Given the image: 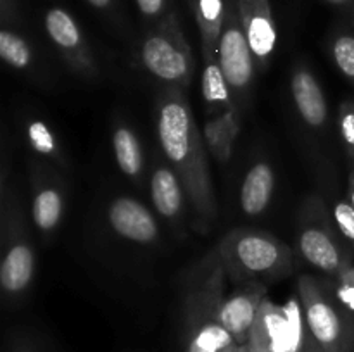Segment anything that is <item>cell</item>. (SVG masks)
Wrapping results in <instances>:
<instances>
[{
	"label": "cell",
	"instance_id": "cell-1",
	"mask_svg": "<svg viewBox=\"0 0 354 352\" xmlns=\"http://www.w3.org/2000/svg\"><path fill=\"white\" fill-rule=\"evenodd\" d=\"M158 138L194 209L203 219L211 221L216 216V199L204 145L206 140L189 100L178 86H171L159 100Z\"/></svg>",
	"mask_w": 354,
	"mask_h": 352
},
{
	"label": "cell",
	"instance_id": "cell-2",
	"mask_svg": "<svg viewBox=\"0 0 354 352\" xmlns=\"http://www.w3.org/2000/svg\"><path fill=\"white\" fill-rule=\"evenodd\" d=\"M144 68L171 86H187L194 76V57L175 12L166 14L142 43Z\"/></svg>",
	"mask_w": 354,
	"mask_h": 352
},
{
	"label": "cell",
	"instance_id": "cell-3",
	"mask_svg": "<svg viewBox=\"0 0 354 352\" xmlns=\"http://www.w3.org/2000/svg\"><path fill=\"white\" fill-rule=\"evenodd\" d=\"M221 255L241 276H277L292 264L286 244L266 231L234 230L221 242Z\"/></svg>",
	"mask_w": 354,
	"mask_h": 352
},
{
	"label": "cell",
	"instance_id": "cell-4",
	"mask_svg": "<svg viewBox=\"0 0 354 352\" xmlns=\"http://www.w3.org/2000/svg\"><path fill=\"white\" fill-rule=\"evenodd\" d=\"M256 352H297L303 344V317L299 304L290 299L283 307L263 300L249 337Z\"/></svg>",
	"mask_w": 354,
	"mask_h": 352
},
{
	"label": "cell",
	"instance_id": "cell-5",
	"mask_svg": "<svg viewBox=\"0 0 354 352\" xmlns=\"http://www.w3.org/2000/svg\"><path fill=\"white\" fill-rule=\"evenodd\" d=\"M216 61L230 90L239 93L245 92L252 81L256 61L242 28L239 9L235 10V7L227 9V19L216 48Z\"/></svg>",
	"mask_w": 354,
	"mask_h": 352
},
{
	"label": "cell",
	"instance_id": "cell-6",
	"mask_svg": "<svg viewBox=\"0 0 354 352\" xmlns=\"http://www.w3.org/2000/svg\"><path fill=\"white\" fill-rule=\"evenodd\" d=\"M299 293L303 299L304 316L315 340L327 352H337L342 342V321L335 307L324 297L311 276H301Z\"/></svg>",
	"mask_w": 354,
	"mask_h": 352
},
{
	"label": "cell",
	"instance_id": "cell-7",
	"mask_svg": "<svg viewBox=\"0 0 354 352\" xmlns=\"http://www.w3.org/2000/svg\"><path fill=\"white\" fill-rule=\"evenodd\" d=\"M239 16L258 68H265L277 47V24L270 0H237Z\"/></svg>",
	"mask_w": 354,
	"mask_h": 352
},
{
	"label": "cell",
	"instance_id": "cell-8",
	"mask_svg": "<svg viewBox=\"0 0 354 352\" xmlns=\"http://www.w3.org/2000/svg\"><path fill=\"white\" fill-rule=\"evenodd\" d=\"M45 30L55 47L71 64L80 69L92 68V57H90L85 37H83L75 17L68 10L61 9V7L48 9L45 14Z\"/></svg>",
	"mask_w": 354,
	"mask_h": 352
},
{
	"label": "cell",
	"instance_id": "cell-9",
	"mask_svg": "<svg viewBox=\"0 0 354 352\" xmlns=\"http://www.w3.org/2000/svg\"><path fill=\"white\" fill-rule=\"evenodd\" d=\"M109 223L120 237L138 244H151L158 238V223L151 211L131 197H120L109 206Z\"/></svg>",
	"mask_w": 354,
	"mask_h": 352
},
{
	"label": "cell",
	"instance_id": "cell-10",
	"mask_svg": "<svg viewBox=\"0 0 354 352\" xmlns=\"http://www.w3.org/2000/svg\"><path fill=\"white\" fill-rule=\"evenodd\" d=\"M299 251L303 257L320 271L337 276L348 259L342 254L337 240L320 224L304 226L299 233Z\"/></svg>",
	"mask_w": 354,
	"mask_h": 352
},
{
	"label": "cell",
	"instance_id": "cell-11",
	"mask_svg": "<svg viewBox=\"0 0 354 352\" xmlns=\"http://www.w3.org/2000/svg\"><path fill=\"white\" fill-rule=\"evenodd\" d=\"M297 113L306 124L313 128L324 126L328 117L327 100L320 83L308 68H297L290 81Z\"/></svg>",
	"mask_w": 354,
	"mask_h": 352
},
{
	"label": "cell",
	"instance_id": "cell-12",
	"mask_svg": "<svg viewBox=\"0 0 354 352\" xmlns=\"http://www.w3.org/2000/svg\"><path fill=\"white\" fill-rule=\"evenodd\" d=\"M263 299L259 292H239L221 304L218 323L227 328L235 340L242 342L251 337Z\"/></svg>",
	"mask_w": 354,
	"mask_h": 352
},
{
	"label": "cell",
	"instance_id": "cell-13",
	"mask_svg": "<svg viewBox=\"0 0 354 352\" xmlns=\"http://www.w3.org/2000/svg\"><path fill=\"white\" fill-rule=\"evenodd\" d=\"M275 190V173L268 162L252 166L242 182L241 207L248 216H259L270 206Z\"/></svg>",
	"mask_w": 354,
	"mask_h": 352
},
{
	"label": "cell",
	"instance_id": "cell-14",
	"mask_svg": "<svg viewBox=\"0 0 354 352\" xmlns=\"http://www.w3.org/2000/svg\"><path fill=\"white\" fill-rule=\"evenodd\" d=\"M190 7L201 31L204 61H214L218 41L227 19L225 0H190Z\"/></svg>",
	"mask_w": 354,
	"mask_h": 352
},
{
	"label": "cell",
	"instance_id": "cell-15",
	"mask_svg": "<svg viewBox=\"0 0 354 352\" xmlns=\"http://www.w3.org/2000/svg\"><path fill=\"white\" fill-rule=\"evenodd\" d=\"M35 271L33 251L24 242L10 245L0 266V283L9 293H17L30 285Z\"/></svg>",
	"mask_w": 354,
	"mask_h": 352
},
{
	"label": "cell",
	"instance_id": "cell-16",
	"mask_svg": "<svg viewBox=\"0 0 354 352\" xmlns=\"http://www.w3.org/2000/svg\"><path fill=\"white\" fill-rule=\"evenodd\" d=\"M151 197L156 211L162 217L173 219L182 213L185 188L171 168L162 166L156 169L151 179Z\"/></svg>",
	"mask_w": 354,
	"mask_h": 352
},
{
	"label": "cell",
	"instance_id": "cell-17",
	"mask_svg": "<svg viewBox=\"0 0 354 352\" xmlns=\"http://www.w3.org/2000/svg\"><path fill=\"white\" fill-rule=\"evenodd\" d=\"M204 140L213 157L220 162H228L234 141L239 135V119L235 109L225 110L216 119H209L204 124Z\"/></svg>",
	"mask_w": 354,
	"mask_h": 352
},
{
	"label": "cell",
	"instance_id": "cell-18",
	"mask_svg": "<svg viewBox=\"0 0 354 352\" xmlns=\"http://www.w3.org/2000/svg\"><path fill=\"white\" fill-rule=\"evenodd\" d=\"M113 147L121 173L131 176V178L140 175L142 166H144L140 141H138V138L135 137V133L130 128H116L113 135Z\"/></svg>",
	"mask_w": 354,
	"mask_h": 352
},
{
	"label": "cell",
	"instance_id": "cell-19",
	"mask_svg": "<svg viewBox=\"0 0 354 352\" xmlns=\"http://www.w3.org/2000/svg\"><path fill=\"white\" fill-rule=\"evenodd\" d=\"M204 62L206 64H204L203 71V97L209 109H223V113L235 109L234 104H232L230 86H228L227 78H225L218 61L214 59V61Z\"/></svg>",
	"mask_w": 354,
	"mask_h": 352
},
{
	"label": "cell",
	"instance_id": "cell-20",
	"mask_svg": "<svg viewBox=\"0 0 354 352\" xmlns=\"http://www.w3.org/2000/svg\"><path fill=\"white\" fill-rule=\"evenodd\" d=\"M62 216V197L55 188H41L33 200V221L41 231L54 230Z\"/></svg>",
	"mask_w": 354,
	"mask_h": 352
},
{
	"label": "cell",
	"instance_id": "cell-21",
	"mask_svg": "<svg viewBox=\"0 0 354 352\" xmlns=\"http://www.w3.org/2000/svg\"><path fill=\"white\" fill-rule=\"evenodd\" d=\"M0 57L16 69L31 64V47L21 35L10 30L0 31Z\"/></svg>",
	"mask_w": 354,
	"mask_h": 352
},
{
	"label": "cell",
	"instance_id": "cell-22",
	"mask_svg": "<svg viewBox=\"0 0 354 352\" xmlns=\"http://www.w3.org/2000/svg\"><path fill=\"white\" fill-rule=\"evenodd\" d=\"M234 340L235 338L232 337L230 331L216 321V323L203 324L190 344L209 352H225L234 345Z\"/></svg>",
	"mask_w": 354,
	"mask_h": 352
},
{
	"label": "cell",
	"instance_id": "cell-23",
	"mask_svg": "<svg viewBox=\"0 0 354 352\" xmlns=\"http://www.w3.org/2000/svg\"><path fill=\"white\" fill-rule=\"evenodd\" d=\"M332 55L339 71L354 83V35H337L332 43Z\"/></svg>",
	"mask_w": 354,
	"mask_h": 352
},
{
	"label": "cell",
	"instance_id": "cell-24",
	"mask_svg": "<svg viewBox=\"0 0 354 352\" xmlns=\"http://www.w3.org/2000/svg\"><path fill=\"white\" fill-rule=\"evenodd\" d=\"M26 133L31 147H33L38 154L48 155V157H55V155H57V144H55V138L44 121H30L26 126Z\"/></svg>",
	"mask_w": 354,
	"mask_h": 352
},
{
	"label": "cell",
	"instance_id": "cell-25",
	"mask_svg": "<svg viewBox=\"0 0 354 352\" xmlns=\"http://www.w3.org/2000/svg\"><path fill=\"white\" fill-rule=\"evenodd\" d=\"M337 299L354 313V264L349 259L337 275Z\"/></svg>",
	"mask_w": 354,
	"mask_h": 352
},
{
	"label": "cell",
	"instance_id": "cell-26",
	"mask_svg": "<svg viewBox=\"0 0 354 352\" xmlns=\"http://www.w3.org/2000/svg\"><path fill=\"white\" fill-rule=\"evenodd\" d=\"M334 221L348 242L354 244V207L351 200L342 199L334 207Z\"/></svg>",
	"mask_w": 354,
	"mask_h": 352
},
{
	"label": "cell",
	"instance_id": "cell-27",
	"mask_svg": "<svg viewBox=\"0 0 354 352\" xmlns=\"http://www.w3.org/2000/svg\"><path fill=\"white\" fill-rule=\"evenodd\" d=\"M339 130L349 157L354 161V102L342 104L339 114Z\"/></svg>",
	"mask_w": 354,
	"mask_h": 352
},
{
	"label": "cell",
	"instance_id": "cell-28",
	"mask_svg": "<svg viewBox=\"0 0 354 352\" xmlns=\"http://www.w3.org/2000/svg\"><path fill=\"white\" fill-rule=\"evenodd\" d=\"M137 2L138 10L144 14L145 17H159L162 12H165L166 7V0H135Z\"/></svg>",
	"mask_w": 354,
	"mask_h": 352
},
{
	"label": "cell",
	"instance_id": "cell-29",
	"mask_svg": "<svg viewBox=\"0 0 354 352\" xmlns=\"http://www.w3.org/2000/svg\"><path fill=\"white\" fill-rule=\"evenodd\" d=\"M86 2L90 3L92 7H95V9H109L111 6H113V0H86Z\"/></svg>",
	"mask_w": 354,
	"mask_h": 352
},
{
	"label": "cell",
	"instance_id": "cell-30",
	"mask_svg": "<svg viewBox=\"0 0 354 352\" xmlns=\"http://www.w3.org/2000/svg\"><path fill=\"white\" fill-rule=\"evenodd\" d=\"M325 2L332 3V6H337V7H346V6H351L354 0H325Z\"/></svg>",
	"mask_w": 354,
	"mask_h": 352
},
{
	"label": "cell",
	"instance_id": "cell-31",
	"mask_svg": "<svg viewBox=\"0 0 354 352\" xmlns=\"http://www.w3.org/2000/svg\"><path fill=\"white\" fill-rule=\"evenodd\" d=\"M349 200H351L354 207V171L351 173V178H349Z\"/></svg>",
	"mask_w": 354,
	"mask_h": 352
},
{
	"label": "cell",
	"instance_id": "cell-32",
	"mask_svg": "<svg viewBox=\"0 0 354 352\" xmlns=\"http://www.w3.org/2000/svg\"><path fill=\"white\" fill-rule=\"evenodd\" d=\"M189 352H209V351H204V349H201V347H197V345L190 344V347H189Z\"/></svg>",
	"mask_w": 354,
	"mask_h": 352
},
{
	"label": "cell",
	"instance_id": "cell-33",
	"mask_svg": "<svg viewBox=\"0 0 354 352\" xmlns=\"http://www.w3.org/2000/svg\"><path fill=\"white\" fill-rule=\"evenodd\" d=\"M225 352H235V349H234V345H232V347H230V349H227V351H225Z\"/></svg>",
	"mask_w": 354,
	"mask_h": 352
},
{
	"label": "cell",
	"instance_id": "cell-34",
	"mask_svg": "<svg viewBox=\"0 0 354 352\" xmlns=\"http://www.w3.org/2000/svg\"><path fill=\"white\" fill-rule=\"evenodd\" d=\"M241 352H254V351H241Z\"/></svg>",
	"mask_w": 354,
	"mask_h": 352
}]
</instances>
